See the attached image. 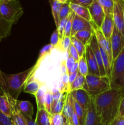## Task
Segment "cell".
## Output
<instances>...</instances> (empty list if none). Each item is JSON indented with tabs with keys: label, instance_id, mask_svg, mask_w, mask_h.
<instances>
[{
	"label": "cell",
	"instance_id": "obj_27",
	"mask_svg": "<svg viewBox=\"0 0 124 125\" xmlns=\"http://www.w3.org/2000/svg\"><path fill=\"white\" fill-rule=\"evenodd\" d=\"M73 107L75 114L79 118L80 125H84L85 117L86 115V111L82 108L81 106L73 99Z\"/></svg>",
	"mask_w": 124,
	"mask_h": 125
},
{
	"label": "cell",
	"instance_id": "obj_43",
	"mask_svg": "<svg viewBox=\"0 0 124 125\" xmlns=\"http://www.w3.org/2000/svg\"><path fill=\"white\" fill-rule=\"evenodd\" d=\"M69 55H70L71 57H72L74 58V59L77 62H79V59H80V57H79V55L78 54L77 51V50H75V48H74V46H73L71 44V45L70 46L69 49Z\"/></svg>",
	"mask_w": 124,
	"mask_h": 125
},
{
	"label": "cell",
	"instance_id": "obj_53",
	"mask_svg": "<svg viewBox=\"0 0 124 125\" xmlns=\"http://www.w3.org/2000/svg\"><path fill=\"white\" fill-rule=\"evenodd\" d=\"M64 125H71L70 123H69V122H68V121H67V122L65 123V124H64Z\"/></svg>",
	"mask_w": 124,
	"mask_h": 125
},
{
	"label": "cell",
	"instance_id": "obj_25",
	"mask_svg": "<svg viewBox=\"0 0 124 125\" xmlns=\"http://www.w3.org/2000/svg\"><path fill=\"white\" fill-rule=\"evenodd\" d=\"M68 93L64 92L62 93V96L58 101L55 104L52 106L51 108V114H61L63 111L66 100L68 96Z\"/></svg>",
	"mask_w": 124,
	"mask_h": 125
},
{
	"label": "cell",
	"instance_id": "obj_3",
	"mask_svg": "<svg viewBox=\"0 0 124 125\" xmlns=\"http://www.w3.org/2000/svg\"><path fill=\"white\" fill-rule=\"evenodd\" d=\"M110 89V80L107 76H97L88 74L85 77L83 89L86 90L92 97H96Z\"/></svg>",
	"mask_w": 124,
	"mask_h": 125
},
{
	"label": "cell",
	"instance_id": "obj_35",
	"mask_svg": "<svg viewBox=\"0 0 124 125\" xmlns=\"http://www.w3.org/2000/svg\"><path fill=\"white\" fill-rule=\"evenodd\" d=\"M69 1L66 0L64 3L63 4V6H62V9L60 10V12L59 15V20H62L64 18H67L69 16V13H70L71 10L70 7H69Z\"/></svg>",
	"mask_w": 124,
	"mask_h": 125
},
{
	"label": "cell",
	"instance_id": "obj_44",
	"mask_svg": "<svg viewBox=\"0 0 124 125\" xmlns=\"http://www.w3.org/2000/svg\"><path fill=\"white\" fill-rule=\"evenodd\" d=\"M76 61L72 57L69 55L68 56V59L66 61V66L67 70H68V74L69 72H70L71 70L72 69V68L73 67V66L75 65V63H76Z\"/></svg>",
	"mask_w": 124,
	"mask_h": 125
},
{
	"label": "cell",
	"instance_id": "obj_16",
	"mask_svg": "<svg viewBox=\"0 0 124 125\" xmlns=\"http://www.w3.org/2000/svg\"><path fill=\"white\" fill-rule=\"evenodd\" d=\"M114 26V20H113V14L105 15L104 20L102 23L100 29L107 40H110L111 37L113 34Z\"/></svg>",
	"mask_w": 124,
	"mask_h": 125
},
{
	"label": "cell",
	"instance_id": "obj_36",
	"mask_svg": "<svg viewBox=\"0 0 124 125\" xmlns=\"http://www.w3.org/2000/svg\"><path fill=\"white\" fill-rule=\"evenodd\" d=\"M52 103H53V96H52V92L47 90L45 95L44 109L50 114L51 112Z\"/></svg>",
	"mask_w": 124,
	"mask_h": 125
},
{
	"label": "cell",
	"instance_id": "obj_14",
	"mask_svg": "<svg viewBox=\"0 0 124 125\" xmlns=\"http://www.w3.org/2000/svg\"><path fill=\"white\" fill-rule=\"evenodd\" d=\"M92 27H93L94 32L95 35H96L98 45L106 51L108 57H109L111 63L112 65V63H113V57H112V50L111 47L110 40H108L106 39L105 37L103 35V34L101 32L100 29L95 27L93 25V24H92Z\"/></svg>",
	"mask_w": 124,
	"mask_h": 125
},
{
	"label": "cell",
	"instance_id": "obj_1",
	"mask_svg": "<svg viewBox=\"0 0 124 125\" xmlns=\"http://www.w3.org/2000/svg\"><path fill=\"white\" fill-rule=\"evenodd\" d=\"M124 90L111 89L94 97L96 113L103 125H109L117 116Z\"/></svg>",
	"mask_w": 124,
	"mask_h": 125
},
{
	"label": "cell",
	"instance_id": "obj_13",
	"mask_svg": "<svg viewBox=\"0 0 124 125\" xmlns=\"http://www.w3.org/2000/svg\"><path fill=\"white\" fill-rule=\"evenodd\" d=\"M89 45H90L92 51H93L95 57H96L97 63H98L100 76H106V74L104 66H103V61H102V57L100 51L99 46H98V42H97V39H96L94 32L93 33L92 37H91V40H90Z\"/></svg>",
	"mask_w": 124,
	"mask_h": 125
},
{
	"label": "cell",
	"instance_id": "obj_32",
	"mask_svg": "<svg viewBox=\"0 0 124 125\" xmlns=\"http://www.w3.org/2000/svg\"><path fill=\"white\" fill-rule=\"evenodd\" d=\"M71 39L72 45L74 46L75 50H77V51L78 54L79 55V57L80 58V57H82L85 54V50H86V46L85 45H83L79 40L75 39L74 37H71Z\"/></svg>",
	"mask_w": 124,
	"mask_h": 125
},
{
	"label": "cell",
	"instance_id": "obj_23",
	"mask_svg": "<svg viewBox=\"0 0 124 125\" xmlns=\"http://www.w3.org/2000/svg\"><path fill=\"white\" fill-rule=\"evenodd\" d=\"M13 24L6 21L0 13V37L2 39L9 36Z\"/></svg>",
	"mask_w": 124,
	"mask_h": 125
},
{
	"label": "cell",
	"instance_id": "obj_17",
	"mask_svg": "<svg viewBox=\"0 0 124 125\" xmlns=\"http://www.w3.org/2000/svg\"><path fill=\"white\" fill-rule=\"evenodd\" d=\"M16 107L17 110L23 115L32 118L34 115V107L30 101L17 100Z\"/></svg>",
	"mask_w": 124,
	"mask_h": 125
},
{
	"label": "cell",
	"instance_id": "obj_28",
	"mask_svg": "<svg viewBox=\"0 0 124 125\" xmlns=\"http://www.w3.org/2000/svg\"><path fill=\"white\" fill-rule=\"evenodd\" d=\"M46 91L45 90L44 87H41L37 92L35 94V99H36V104H37V109H44V98Z\"/></svg>",
	"mask_w": 124,
	"mask_h": 125
},
{
	"label": "cell",
	"instance_id": "obj_37",
	"mask_svg": "<svg viewBox=\"0 0 124 125\" xmlns=\"http://www.w3.org/2000/svg\"><path fill=\"white\" fill-rule=\"evenodd\" d=\"M71 37H64L60 40L58 47L63 51H69V49L71 45Z\"/></svg>",
	"mask_w": 124,
	"mask_h": 125
},
{
	"label": "cell",
	"instance_id": "obj_49",
	"mask_svg": "<svg viewBox=\"0 0 124 125\" xmlns=\"http://www.w3.org/2000/svg\"><path fill=\"white\" fill-rule=\"evenodd\" d=\"M61 71H62L63 74H68V70H67L66 66V61H63L60 65Z\"/></svg>",
	"mask_w": 124,
	"mask_h": 125
},
{
	"label": "cell",
	"instance_id": "obj_33",
	"mask_svg": "<svg viewBox=\"0 0 124 125\" xmlns=\"http://www.w3.org/2000/svg\"><path fill=\"white\" fill-rule=\"evenodd\" d=\"M12 120L15 125H27L24 116L17 109L13 113Z\"/></svg>",
	"mask_w": 124,
	"mask_h": 125
},
{
	"label": "cell",
	"instance_id": "obj_10",
	"mask_svg": "<svg viewBox=\"0 0 124 125\" xmlns=\"http://www.w3.org/2000/svg\"><path fill=\"white\" fill-rule=\"evenodd\" d=\"M83 30L93 31L92 22H89L86 20L75 14L72 21L71 37H74L77 32Z\"/></svg>",
	"mask_w": 124,
	"mask_h": 125
},
{
	"label": "cell",
	"instance_id": "obj_42",
	"mask_svg": "<svg viewBox=\"0 0 124 125\" xmlns=\"http://www.w3.org/2000/svg\"><path fill=\"white\" fill-rule=\"evenodd\" d=\"M93 1L94 0H71L70 2L75 4L88 8L92 3Z\"/></svg>",
	"mask_w": 124,
	"mask_h": 125
},
{
	"label": "cell",
	"instance_id": "obj_50",
	"mask_svg": "<svg viewBox=\"0 0 124 125\" xmlns=\"http://www.w3.org/2000/svg\"><path fill=\"white\" fill-rule=\"evenodd\" d=\"M24 116V118H25L26 121L27 125H36L35 123V120L32 119V118H30L28 116L24 115H23Z\"/></svg>",
	"mask_w": 124,
	"mask_h": 125
},
{
	"label": "cell",
	"instance_id": "obj_21",
	"mask_svg": "<svg viewBox=\"0 0 124 125\" xmlns=\"http://www.w3.org/2000/svg\"><path fill=\"white\" fill-rule=\"evenodd\" d=\"M51 114L45 109H37L35 123L36 125H50Z\"/></svg>",
	"mask_w": 124,
	"mask_h": 125
},
{
	"label": "cell",
	"instance_id": "obj_19",
	"mask_svg": "<svg viewBox=\"0 0 124 125\" xmlns=\"http://www.w3.org/2000/svg\"><path fill=\"white\" fill-rule=\"evenodd\" d=\"M42 85V83H41L38 80L35 79L33 76L27 82L25 86H24L23 91L27 94H32V95H34L37 92L38 90L41 88Z\"/></svg>",
	"mask_w": 124,
	"mask_h": 125
},
{
	"label": "cell",
	"instance_id": "obj_2",
	"mask_svg": "<svg viewBox=\"0 0 124 125\" xmlns=\"http://www.w3.org/2000/svg\"><path fill=\"white\" fill-rule=\"evenodd\" d=\"M41 61L37 60L34 65L23 72L15 74H8L2 72V76L5 83L3 90L17 100L18 96L24 90V86L29 79L33 76L34 73L40 65Z\"/></svg>",
	"mask_w": 124,
	"mask_h": 125
},
{
	"label": "cell",
	"instance_id": "obj_34",
	"mask_svg": "<svg viewBox=\"0 0 124 125\" xmlns=\"http://www.w3.org/2000/svg\"><path fill=\"white\" fill-rule=\"evenodd\" d=\"M74 15H75V13L73 11H71L70 13H69V16H68L66 24V28L64 32L63 37H71V32L72 21L73 19H74Z\"/></svg>",
	"mask_w": 124,
	"mask_h": 125
},
{
	"label": "cell",
	"instance_id": "obj_39",
	"mask_svg": "<svg viewBox=\"0 0 124 125\" xmlns=\"http://www.w3.org/2000/svg\"><path fill=\"white\" fill-rule=\"evenodd\" d=\"M60 38L59 37V34H58V31L57 29H55L53 33L52 34V35L51 37V44L53 48L58 47L59 45L60 42Z\"/></svg>",
	"mask_w": 124,
	"mask_h": 125
},
{
	"label": "cell",
	"instance_id": "obj_18",
	"mask_svg": "<svg viewBox=\"0 0 124 125\" xmlns=\"http://www.w3.org/2000/svg\"><path fill=\"white\" fill-rule=\"evenodd\" d=\"M65 1L66 0H51L49 1L51 10H52V14L57 28L60 22L59 15L60 10Z\"/></svg>",
	"mask_w": 124,
	"mask_h": 125
},
{
	"label": "cell",
	"instance_id": "obj_40",
	"mask_svg": "<svg viewBox=\"0 0 124 125\" xmlns=\"http://www.w3.org/2000/svg\"><path fill=\"white\" fill-rule=\"evenodd\" d=\"M68 17H67V18H64L62 20L60 21L59 24H58V26L57 28L58 34H59V37L61 40L63 38V35H64V30H65L66 24L67 21H68Z\"/></svg>",
	"mask_w": 124,
	"mask_h": 125
},
{
	"label": "cell",
	"instance_id": "obj_31",
	"mask_svg": "<svg viewBox=\"0 0 124 125\" xmlns=\"http://www.w3.org/2000/svg\"><path fill=\"white\" fill-rule=\"evenodd\" d=\"M79 64V73L83 76L86 77L88 74V67L86 62L85 53L82 57H81L78 62Z\"/></svg>",
	"mask_w": 124,
	"mask_h": 125
},
{
	"label": "cell",
	"instance_id": "obj_47",
	"mask_svg": "<svg viewBox=\"0 0 124 125\" xmlns=\"http://www.w3.org/2000/svg\"><path fill=\"white\" fill-rule=\"evenodd\" d=\"M78 74H79V72H76L74 73H71L70 74H68L69 75V85L74 81L75 79H76L77 76Z\"/></svg>",
	"mask_w": 124,
	"mask_h": 125
},
{
	"label": "cell",
	"instance_id": "obj_52",
	"mask_svg": "<svg viewBox=\"0 0 124 125\" xmlns=\"http://www.w3.org/2000/svg\"><path fill=\"white\" fill-rule=\"evenodd\" d=\"M122 7H123V10H124V0H122Z\"/></svg>",
	"mask_w": 124,
	"mask_h": 125
},
{
	"label": "cell",
	"instance_id": "obj_9",
	"mask_svg": "<svg viewBox=\"0 0 124 125\" xmlns=\"http://www.w3.org/2000/svg\"><path fill=\"white\" fill-rule=\"evenodd\" d=\"M113 20L115 26L124 36V16L122 0H114Z\"/></svg>",
	"mask_w": 124,
	"mask_h": 125
},
{
	"label": "cell",
	"instance_id": "obj_26",
	"mask_svg": "<svg viewBox=\"0 0 124 125\" xmlns=\"http://www.w3.org/2000/svg\"><path fill=\"white\" fill-rule=\"evenodd\" d=\"M85 77L83 75L80 74L79 73L76 79L74 80V81L69 85V93L71 92L74 91V90H79V89H83L85 84Z\"/></svg>",
	"mask_w": 124,
	"mask_h": 125
},
{
	"label": "cell",
	"instance_id": "obj_11",
	"mask_svg": "<svg viewBox=\"0 0 124 125\" xmlns=\"http://www.w3.org/2000/svg\"><path fill=\"white\" fill-rule=\"evenodd\" d=\"M85 56H86V62H87L88 67V74H94L97 76H101L98 63L89 45L86 46Z\"/></svg>",
	"mask_w": 124,
	"mask_h": 125
},
{
	"label": "cell",
	"instance_id": "obj_6",
	"mask_svg": "<svg viewBox=\"0 0 124 125\" xmlns=\"http://www.w3.org/2000/svg\"><path fill=\"white\" fill-rule=\"evenodd\" d=\"M17 100L13 98L6 91L1 89L0 111L9 118H12L13 113L17 109L16 104Z\"/></svg>",
	"mask_w": 124,
	"mask_h": 125
},
{
	"label": "cell",
	"instance_id": "obj_38",
	"mask_svg": "<svg viewBox=\"0 0 124 125\" xmlns=\"http://www.w3.org/2000/svg\"><path fill=\"white\" fill-rule=\"evenodd\" d=\"M53 48V46L51 45V44H48V45H45L44 46L41 48V51L40 52V54H39L38 57V59L39 61H41V59L43 58L44 57H45L46 56H47V54L51 52V51H52V49Z\"/></svg>",
	"mask_w": 124,
	"mask_h": 125
},
{
	"label": "cell",
	"instance_id": "obj_20",
	"mask_svg": "<svg viewBox=\"0 0 124 125\" xmlns=\"http://www.w3.org/2000/svg\"><path fill=\"white\" fill-rule=\"evenodd\" d=\"M69 2H70V1H69ZM69 7H70L71 10L73 11L75 15L86 20L88 21L91 22V16H90L88 9L80 6L79 5L75 4L72 3L71 2H69Z\"/></svg>",
	"mask_w": 124,
	"mask_h": 125
},
{
	"label": "cell",
	"instance_id": "obj_51",
	"mask_svg": "<svg viewBox=\"0 0 124 125\" xmlns=\"http://www.w3.org/2000/svg\"><path fill=\"white\" fill-rule=\"evenodd\" d=\"M76 72H79V64H78V62H76L75 63L73 67L72 68V69L71 70L70 72L68 73V74H70L71 73H74Z\"/></svg>",
	"mask_w": 124,
	"mask_h": 125
},
{
	"label": "cell",
	"instance_id": "obj_48",
	"mask_svg": "<svg viewBox=\"0 0 124 125\" xmlns=\"http://www.w3.org/2000/svg\"><path fill=\"white\" fill-rule=\"evenodd\" d=\"M2 38L0 37V42H1L2 40ZM2 72L1 70H0V87H1V89H2L4 90V87H5V83H4V81L3 78H2Z\"/></svg>",
	"mask_w": 124,
	"mask_h": 125
},
{
	"label": "cell",
	"instance_id": "obj_46",
	"mask_svg": "<svg viewBox=\"0 0 124 125\" xmlns=\"http://www.w3.org/2000/svg\"><path fill=\"white\" fill-rule=\"evenodd\" d=\"M117 117H124V94L120 101V106H119V112H118Z\"/></svg>",
	"mask_w": 124,
	"mask_h": 125
},
{
	"label": "cell",
	"instance_id": "obj_15",
	"mask_svg": "<svg viewBox=\"0 0 124 125\" xmlns=\"http://www.w3.org/2000/svg\"><path fill=\"white\" fill-rule=\"evenodd\" d=\"M70 94L73 99L76 101L84 110L86 111L88 108L92 96L84 89L74 90L70 92Z\"/></svg>",
	"mask_w": 124,
	"mask_h": 125
},
{
	"label": "cell",
	"instance_id": "obj_30",
	"mask_svg": "<svg viewBox=\"0 0 124 125\" xmlns=\"http://www.w3.org/2000/svg\"><path fill=\"white\" fill-rule=\"evenodd\" d=\"M67 121V118L62 113L51 114L50 125H64Z\"/></svg>",
	"mask_w": 124,
	"mask_h": 125
},
{
	"label": "cell",
	"instance_id": "obj_5",
	"mask_svg": "<svg viewBox=\"0 0 124 125\" xmlns=\"http://www.w3.org/2000/svg\"><path fill=\"white\" fill-rule=\"evenodd\" d=\"M23 13V7L19 1L0 0V13L6 21L12 24L18 21Z\"/></svg>",
	"mask_w": 124,
	"mask_h": 125
},
{
	"label": "cell",
	"instance_id": "obj_4",
	"mask_svg": "<svg viewBox=\"0 0 124 125\" xmlns=\"http://www.w3.org/2000/svg\"><path fill=\"white\" fill-rule=\"evenodd\" d=\"M109 80L111 89L124 90V48L112 63Z\"/></svg>",
	"mask_w": 124,
	"mask_h": 125
},
{
	"label": "cell",
	"instance_id": "obj_7",
	"mask_svg": "<svg viewBox=\"0 0 124 125\" xmlns=\"http://www.w3.org/2000/svg\"><path fill=\"white\" fill-rule=\"evenodd\" d=\"M93 25L98 29H100L102 23L105 17L102 6L98 0H94L92 3L88 7Z\"/></svg>",
	"mask_w": 124,
	"mask_h": 125
},
{
	"label": "cell",
	"instance_id": "obj_45",
	"mask_svg": "<svg viewBox=\"0 0 124 125\" xmlns=\"http://www.w3.org/2000/svg\"><path fill=\"white\" fill-rule=\"evenodd\" d=\"M109 125H124V117H120L117 116Z\"/></svg>",
	"mask_w": 124,
	"mask_h": 125
},
{
	"label": "cell",
	"instance_id": "obj_29",
	"mask_svg": "<svg viewBox=\"0 0 124 125\" xmlns=\"http://www.w3.org/2000/svg\"><path fill=\"white\" fill-rule=\"evenodd\" d=\"M102 6L105 15L113 13L114 2V0H98Z\"/></svg>",
	"mask_w": 124,
	"mask_h": 125
},
{
	"label": "cell",
	"instance_id": "obj_22",
	"mask_svg": "<svg viewBox=\"0 0 124 125\" xmlns=\"http://www.w3.org/2000/svg\"><path fill=\"white\" fill-rule=\"evenodd\" d=\"M73 112H74V107H73V98L71 95L68 94L67 98L66 100L65 103H64V107H63V111L62 114L67 118L69 123L72 119Z\"/></svg>",
	"mask_w": 124,
	"mask_h": 125
},
{
	"label": "cell",
	"instance_id": "obj_54",
	"mask_svg": "<svg viewBox=\"0 0 124 125\" xmlns=\"http://www.w3.org/2000/svg\"><path fill=\"white\" fill-rule=\"evenodd\" d=\"M12 125H15V124H14V123H13V124H12Z\"/></svg>",
	"mask_w": 124,
	"mask_h": 125
},
{
	"label": "cell",
	"instance_id": "obj_24",
	"mask_svg": "<svg viewBox=\"0 0 124 125\" xmlns=\"http://www.w3.org/2000/svg\"><path fill=\"white\" fill-rule=\"evenodd\" d=\"M93 33L94 30H83L77 32L74 37L86 46L89 44L90 40H91V37Z\"/></svg>",
	"mask_w": 124,
	"mask_h": 125
},
{
	"label": "cell",
	"instance_id": "obj_8",
	"mask_svg": "<svg viewBox=\"0 0 124 125\" xmlns=\"http://www.w3.org/2000/svg\"><path fill=\"white\" fill-rule=\"evenodd\" d=\"M110 43L113 62L124 48V36L118 31L115 25L113 29V34L111 37Z\"/></svg>",
	"mask_w": 124,
	"mask_h": 125
},
{
	"label": "cell",
	"instance_id": "obj_41",
	"mask_svg": "<svg viewBox=\"0 0 124 125\" xmlns=\"http://www.w3.org/2000/svg\"><path fill=\"white\" fill-rule=\"evenodd\" d=\"M13 122L11 118H9L0 111V125H12Z\"/></svg>",
	"mask_w": 124,
	"mask_h": 125
},
{
	"label": "cell",
	"instance_id": "obj_12",
	"mask_svg": "<svg viewBox=\"0 0 124 125\" xmlns=\"http://www.w3.org/2000/svg\"><path fill=\"white\" fill-rule=\"evenodd\" d=\"M84 125H103L96 113L94 104V97L91 98L88 108L86 110V115Z\"/></svg>",
	"mask_w": 124,
	"mask_h": 125
}]
</instances>
